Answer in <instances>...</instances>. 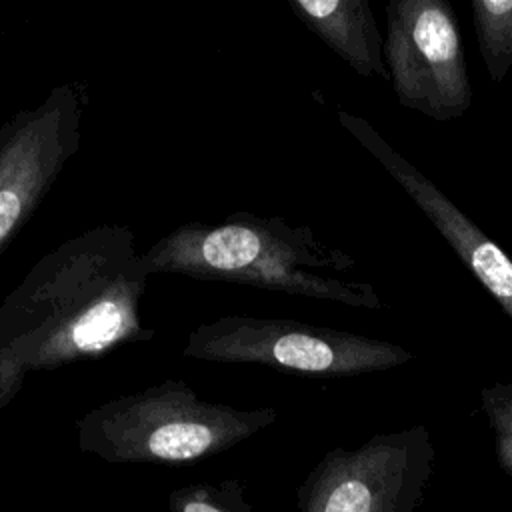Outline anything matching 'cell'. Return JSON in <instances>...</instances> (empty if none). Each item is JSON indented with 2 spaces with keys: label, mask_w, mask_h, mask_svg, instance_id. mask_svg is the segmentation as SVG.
Here are the masks:
<instances>
[{
  "label": "cell",
  "mask_w": 512,
  "mask_h": 512,
  "mask_svg": "<svg viewBox=\"0 0 512 512\" xmlns=\"http://www.w3.org/2000/svg\"><path fill=\"white\" fill-rule=\"evenodd\" d=\"M150 274L124 224L92 226L46 252L0 302V406L30 372L152 340L140 316Z\"/></svg>",
  "instance_id": "1"
},
{
  "label": "cell",
  "mask_w": 512,
  "mask_h": 512,
  "mask_svg": "<svg viewBox=\"0 0 512 512\" xmlns=\"http://www.w3.org/2000/svg\"><path fill=\"white\" fill-rule=\"evenodd\" d=\"M142 258L152 274L232 282L368 310L384 306L372 284L340 276L356 268L348 252L322 242L310 226L282 218L234 212L216 224L186 222Z\"/></svg>",
  "instance_id": "2"
},
{
  "label": "cell",
  "mask_w": 512,
  "mask_h": 512,
  "mask_svg": "<svg viewBox=\"0 0 512 512\" xmlns=\"http://www.w3.org/2000/svg\"><path fill=\"white\" fill-rule=\"evenodd\" d=\"M186 358L258 364L308 376H358L398 368L414 354L398 344L286 318L222 316L196 326Z\"/></svg>",
  "instance_id": "3"
},
{
  "label": "cell",
  "mask_w": 512,
  "mask_h": 512,
  "mask_svg": "<svg viewBox=\"0 0 512 512\" xmlns=\"http://www.w3.org/2000/svg\"><path fill=\"white\" fill-rule=\"evenodd\" d=\"M384 62L402 106L438 122L460 118L470 110L472 86L450 2H388Z\"/></svg>",
  "instance_id": "4"
},
{
  "label": "cell",
  "mask_w": 512,
  "mask_h": 512,
  "mask_svg": "<svg viewBox=\"0 0 512 512\" xmlns=\"http://www.w3.org/2000/svg\"><path fill=\"white\" fill-rule=\"evenodd\" d=\"M82 112L84 86L64 82L0 126V254L76 154Z\"/></svg>",
  "instance_id": "5"
},
{
  "label": "cell",
  "mask_w": 512,
  "mask_h": 512,
  "mask_svg": "<svg viewBox=\"0 0 512 512\" xmlns=\"http://www.w3.org/2000/svg\"><path fill=\"white\" fill-rule=\"evenodd\" d=\"M424 424L372 436L356 450L328 454L316 512H414L434 472Z\"/></svg>",
  "instance_id": "6"
},
{
  "label": "cell",
  "mask_w": 512,
  "mask_h": 512,
  "mask_svg": "<svg viewBox=\"0 0 512 512\" xmlns=\"http://www.w3.org/2000/svg\"><path fill=\"white\" fill-rule=\"evenodd\" d=\"M264 412L238 414L200 400L186 382L164 380L138 394L122 396L90 414L86 424L106 432H126L160 460H192L218 446L228 432L262 422Z\"/></svg>",
  "instance_id": "7"
},
{
  "label": "cell",
  "mask_w": 512,
  "mask_h": 512,
  "mask_svg": "<svg viewBox=\"0 0 512 512\" xmlns=\"http://www.w3.org/2000/svg\"><path fill=\"white\" fill-rule=\"evenodd\" d=\"M348 134L390 174V178L422 210L464 268L490 292L512 320V256L492 240L436 182L402 156L366 118L338 110Z\"/></svg>",
  "instance_id": "8"
},
{
  "label": "cell",
  "mask_w": 512,
  "mask_h": 512,
  "mask_svg": "<svg viewBox=\"0 0 512 512\" xmlns=\"http://www.w3.org/2000/svg\"><path fill=\"white\" fill-rule=\"evenodd\" d=\"M296 18L362 78L390 80L368 0H288Z\"/></svg>",
  "instance_id": "9"
},
{
  "label": "cell",
  "mask_w": 512,
  "mask_h": 512,
  "mask_svg": "<svg viewBox=\"0 0 512 512\" xmlns=\"http://www.w3.org/2000/svg\"><path fill=\"white\" fill-rule=\"evenodd\" d=\"M472 26L492 82H502L512 68V0H474Z\"/></svg>",
  "instance_id": "10"
},
{
  "label": "cell",
  "mask_w": 512,
  "mask_h": 512,
  "mask_svg": "<svg viewBox=\"0 0 512 512\" xmlns=\"http://www.w3.org/2000/svg\"><path fill=\"white\" fill-rule=\"evenodd\" d=\"M480 406L494 436L500 468L512 478V382H494L480 390Z\"/></svg>",
  "instance_id": "11"
},
{
  "label": "cell",
  "mask_w": 512,
  "mask_h": 512,
  "mask_svg": "<svg viewBox=\"0 0 512 512\" xmlns=\"http://www.w3.org/2000/svg\"><path fill=\"white\" fill-rule=\"evenodd\" d=\"M184 512H220V510L210 504H204V502H190V504H186Z\"/></svg>",
  "instance_id": "12"
}]
</instances>
